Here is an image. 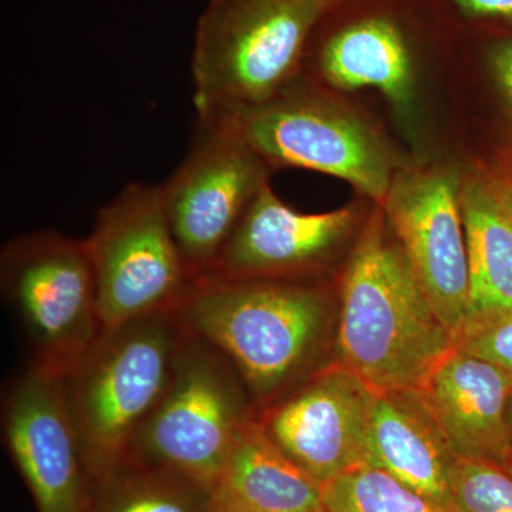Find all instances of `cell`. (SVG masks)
Wrapping results in <instances>:
<instances>
[{
	"instance_id": "1",
	"label": "cell",
	"mask_w": 512,
	"mask_h": 512,
	"mask_svg": "<svg viewBox=\"0 0 512 512\" xmlns=\"http://www.w3.org/2000/svg\"><path fill=\"white\" fill-rule=\"evenodd\" d=\"M457 348L421 288L382 207L375 205L339 279L335 362L377 393L419 389Z\"/></svg>"
},
{
	"instance_id": "2",
	"label": "cell",
	"mask_w": 512,
	"mask_h": 512,
	"mask_svg": "<svg viewBox=\"0 0 512 512\" xmlns=\"http://www.w3.org/2000/svg\"><path fill=\"white\" fill-rule=\"evenodd\" d=\"M177 313L234 367L258 412L318 370L332 301L316 281L205 276Z\"/></svg>"
},
{
	"instance_id": "3",
	"label": "cell",
	"mask_w": 512,
	"mask_h": 512,
	"mask_svg": "<svg viewBox=\"0 0 512 512\" xmlns=\"http://www.w3.org/2000/svg\"><path fill=\"white\" fill-rule=\"evenodd\" d=\"M185 336L178 313L130 320L104 329L62 377L94 490L130 460L170 384Z\"/></svg>"
},
{
	"instance_id": "4",
	"label": "cell",
	"mask_w": 512,
	"mask_h": 512,
	"mask_svg": "<svg viewBox=\"0 0 512 512\" xmlns=\"http://www.w3.org/2000/svg\"><path fill=\"white\" fill-rule=\"evenodd\" d=\"M338 0H210L191 73L198 119L258 106L302 76L309 40Z\"/></svg>"
},
{
	"instance_id": "5",
	"label": "cell",
	"mask_w": 512,
	"mask_h": 512,
	"mask_svg": "<svg viewBox=\"0 0 512 512\" xmlns=\"http://www.w3.org/2000/svg\"><path fill=\"white\" fill-rule=\"evenodd\" d=\"M461 36L440 0H338L313 30L302 76L336 93L373 87L406 114L421 62Z\"/></svg>"
},
{
	"instance_id": "6",
	"label": "cell",
	"mask_w": 512,
	"mask_h": 512,
	"mask_svg": "<svg viewBox=\"0 0 512 512\" xmlns=\"http://www.w3.org/2000/svg\"><path fill=\"white\" fill-rule=\"evenodd\" d=\"M202 120L231 128L272 171L293 167L332 175L375 205H383L403 167L369 120L303 76L265 103Z\"/></svg>"
},
{
	"instance_id": "7",
	"label": "cell",
	"mask_w": 512,
	"mask_h": 512,
	"mask_svg": "<svg viewBox=\"0 0 512 512\" xmlns=\"http://www.w3.org/2000/svg\"><path fill=\"white\" fill-rule=\"evenodd\" d=\"M255 414L234 367L187 330L170 384L128 461L173 471L211 495L239 433Z\"/></svg>"
},
{
	"instance_id": "8",
	"label": "cell",
	"mask_w": 512,
	"mask_h": 512,
	"mask_svg": "<svg viewBox=\"0 0 512 512\" xmlns=\"http://www.w3.org/2000/svg\"><path fill=\"white\" fill-rule=\"evenodd\" d=\"M3 296L32 348V365L64 377L104 330L86 239L37 231L0 255Z\"/></svg>"
},
{
	"instance_id": "9",
	"label": "cell",
	"mask_w": 512,
	"mask_h": 512,
	"mask_svg": "<svg viewBox=\"0 0 512 512\" xmlns=\"http://www.w3.org/2000/svg\"><path fill=\"white\" fill-rule=\"evenodd\" d=\"M86 244L104 329L177 313L197 282L171 231L160 185H126L101 208Z\"/></svg>"
},
{
	"instance_id": "10",
	"label": "cell",
	"mask_w": 512,
	"mask_h": 512,
	"mask_svg": "<svg viewBox=\"0 0 512 512\" xmlns=\"http://www.w3.org/2000/svg\"><path fill=\"white\" fill-rule=\"evenodd\" d=\"M271 173L231 128L198 119L183 163L160 185L171 231L195 278L211 271Z\"/></svg>"
},
{
	"instance_id": "11",
	"label": "cell",
	"mask_w": 512,
	"mask_h": 512,
	"mask_svg": "<svg viewBox=\"0 0 512 512\" xmlns=\"http://www.w3.org/2000/svg\"><path fill=\"white\" fill-rule=\"evenodd\" d=\"M461 184L463 175L448 165H403L379 205L421 288L457 340L470 286Z\"/></svg>"
},
{
	"instance_id": "12",
	"label": "cell",
	"mask_w": 512,
	"mask_h": 512,
	"mask_svg": "<svg viewBox=\"0 0 512 512\" xmlns=\"http://www.w3.org/2000/svg\"><path fill=\"white\" fill-rule=\"evenodd\" d=\"M377 393L338 362L319 367L256 420L293 463L320 485L366 464Z\"/></svg>"
},
{
	"instance_id": "13",
	"label": "cell",
	"mask_w": 512,
	"mask_h": 512,
	"mask_svg": "<svg viewBox=\"0 0 512 512\" xmlns=\"http://www.w3.org/2000/svg\"><path fill=\"white\" fill-rule=\"evenodd\" d=\"M2 429L37 512H92L94 483L62 377L30 363L3 397Z\"/></svg>"
},
{
	"instance_id": "14",
	"label": "cell",
	"mask_w": 512,
	"mask_h": 512,
	"mask_svg": "<svg viewBox=\"0 0 512 512\" xmlns=\"http://www.w3.org/2000/svg\"><path fill=\"white\" fill-rule=\"evenodd\" d=\"M362 220L360 204L322 214L293 210L268 184L249 205L205 276L315 281L349 239L357 237Z\"/></svg>"
},
{
	"instance_id": "15",
	"label": "cell",
	"mask_w": 512,
	"mask_h": 512,
	"mask_svg": "<svg viewBox=\"0 0 512 512\" xmlns=\"http://www.w3.org/2000/svg\"><path fill=\"white\" fill-rule=\"evenodd\" d=\"M417 392L454 456L505 466L512 454L507 426L512 373L456 348Z\"/></svg>"
},
{
	"instance_id": "16",
	"label": "cell",
	"mask_w": 512,
	"mask_h": 512,
	"mask_svg": "<svg viewBox=\"0 0 512 512\" xmlns=\"http://www.w3.org/2000/svg\"><path fill=\"white\" fill-rule=\"evenodd\" d=\"M453 450L417 389L380 393L367 436L366 464L454 511Z\"/></svg>"
},
{
	"instance_id": "17",
	"label": "cell",
	"mask_w": 512,
	"mask_h": 512,
	"mask_svg": "<svg viewBox=\"0 0 512 512\" xmlns=\"http://www.w3.org/2000/svg\"><path fill=\"white\" fill-rule=\"evenodd\" d=\"M210 510L320 512V484L276 446L255 414L211 491Z\"/></svg>"
},
{
	"instance_id": "18",
	"label": "cell",
	"mask_w": 512,
	"mask_h": 512,
	"mask_svg": "<svg viewBox=\"0 0 512 512\" xmlns=\"http://www.w3.org/2000/svg\"><path fill=\"white\" fill-rule=\"evenodd\" d=\"M461 211L470 286L460 336L512 313V224L477 170L463 177Z\"/></svg>"
},
{
	"instance_id": "19",
	"label": "cell",
	"mask_w": 512,
	"mask_h": 512,
	"mask_svg": "<svg viewBox=\"0 0 512 512\" xmlns=\"http://www.w3.org/2000/svg\"><path fill=\"white\" fill-rule=\"evenodd\" d=\"M211 495L163 468L128 461L97 485L92 512H210Z\"/></svg>"
},
{
	"instance_id": "20",
	"label": "cell",
	"mask_w": 512,
	"mask_h": 512,
	"mask_svg": "<svg viewBox=\"0 0 512 512\" xmlns=\"http://www.w3.org/2000/svg\"><path fill=\"white\" fill-rule=\"evenodd\" d=\"M320 512H451L370 464L320 485Z\"/></svg>"
},
{
	"instance_id": "21",
	"label": "cell",
	"mask_w": 512,
	"mask_h": 512,
	"mask_svg": "<svg viewBox=\"0 0 512 512\" xmlns=\"http://www.w3.org/2000/svg\"><path fill=\"white\" fill-rule=\"evenodd\" d=\"M451 485L456 512H512V476L504 467L456 457Z\"/></svg>"
},
{
	"instance_id": "22",
	"label": "cell",
	"mask_w": 512,
	"mask_h": 512,
	"mask_svg": "<svg viewBox=\"0 0 512 512\" xmlns=\"http://www.w3.org/2000/svg\"><path fill=\"white\" fill-rule=\"evenodd\" d=\"M463 39L480 53L493 76L512 127V28L463 30ZM503 158L512 163V147Z\"/></svg>"
},
{
	"instance_id": "23",
	"label": "cell",
	"mask_w": 512,
	"mask_h": 512,
	"mask_svg": "<svg viewBox=\"0 0 512 512\" xmlns=\"http://www.w3.org/2000/svg\"><path fill=\"white\" fill-rule=\"evenodd\" d=\"M457 348L512 373V313L468 330L458 338Z\"/></svg>"
},
{
	"instance_id": "24",
	"label": "cell",
	"mask_w": 512,
	"mask_h": 512,
	"mask_svg": "<svg viewBox=\"0 0 512 512\" xmlns=\"http://www.w3.org/2000/svg\"><path fill=\"white\" fill-rule=\"evenodd\" d=\"M461 30L512 28V0H440Z\"/></svg>"
},
{
	"instance_id": "25",
	"label": "cell",
	"mask_w": 512,
	"mask_h": 512,
	"mask_svg": "<svg viewBox=\"0 0 512 512\" xmlns=\"http://www.w3.org/2000/svg\"><path fill=\"white\" fill-rule=\"evenodd\" d=\"M477 171L512 224V163L501 158L498 163L481 165Z\"/></svg>"
},
{
	"instance_id": "26",
	"label": "cell",
	"mask_w": 512,
	"mask_h": 512,
	"mask_svg": "<svg viewBox=\"0 0 512 512\" xmlns=\"http://www.w3.org/2000/svg\"><path fill=\"white\" fill-rule=\"evenodd\" d=\"M507 426H508V433H510V439L512 444V392L510 394V399H508L507 404Z\"/></svg>"
},
{
	"instance_id": "27",
	"label": "cell",
	"mask_w": 512,
	"mask_h": 512,
	"mask_svg": "<svg viewBox=\"0 0 512 512\" xmlns=\"http://www.w3.org/2000/svg\"><path fill=\"white\" fill-rule=\"evenodd\" d=\"M505 470L508 471V473L511 474L512 476V454L510 456V458H508L507 460V463H505V466H504Z\"/></svg>"
},
{
	"instance_id": "28",
	"label": "cell",
	"mask_w": 512,
	"mask_h": 512,
	"mask_svg": "<svg viewBox=\"0 0 512 512\" xmlns=\"http://www.w3.org/2000/svg\"><path fill=\"white\" fill-rule=\"evenodd\" d=\"M210 512H247V511H231V510H224V511H221V510H210Z\"/></svg>"
}]
</instances>
